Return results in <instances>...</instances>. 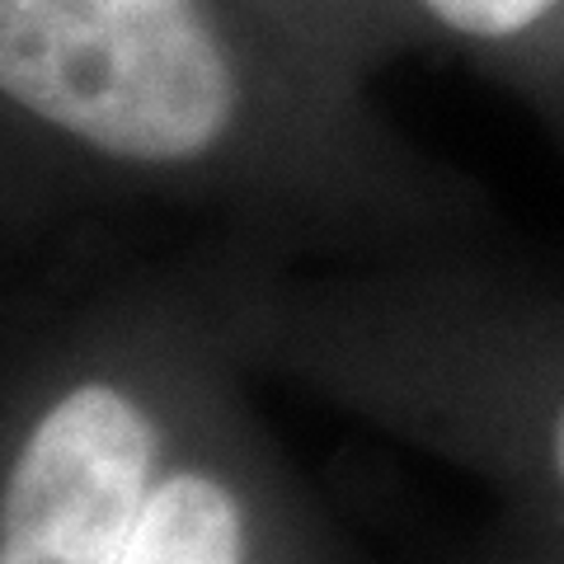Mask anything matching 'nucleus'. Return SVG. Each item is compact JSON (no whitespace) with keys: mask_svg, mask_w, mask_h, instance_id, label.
<instances>
[{"mask_svg":"<svg viewBox=\"0 0 564 564\" xmlns=\"http://www.w3.org/2000/svg\"><path fill=\"white\" fill-rule=\"evenodd\" d=\"M560 0H423V10L437 14L447 29L470 33V39H508L536 24Z\"/></svg>","mask_w":564,"mask_h":564,"instance_id":"nucleus-4","label":"nucleus"},{"mask_svg":"<svg viewBox=\"0 0 564 564\" xmlns=\"http://www.w3.org/2000/svg\"><path fill=\"white\" fill-rule=\"evenodd\" d=\"M0 90L141 165L212 151L240 99L198 0H0Z\"/></svg>","mask_w":564,"mask_h":564,"instance_id":"nucleus-1","label":"nucleus"},{"mask_svg":"<svg viewBox=\"0 0 564 564\" xmlns=\"http://www.w3.org/2000/svg\"><path fill=\"white\" fill-rule=\"evenodd\" d=\"M155 429L113 386H76L39 419L0 499V564H128L151 503Z\"/></svg>","mask_w":564,"mask_h":564,"instance_id":"nucleus-2","label":"nucleus"},{"mask_svg":"<svg viewBox=\"0 0 564 564\" xmlns=\"http://www.w3.org/2000/svg\"><path fill=\"white\" fill-rule=\"evenodd\" d=\"M245 522L231 489L184 470L151 489L128 564H240Z\"/></svg>","mask_w":564,"mask_h":564,"instance_id":"nucleus-3","label":"nucleus"},{"mask_svg":"<svg viewBox=\"0 0 564 564\" xmlns=\"http://www.w3.org/2000/svg\"><path fill=\"white\" fill-rule=\"evenodd\" d=\"M551 456H555V475H560V485H564V410L555 419V437H551Z\"/></svg>","mask_w":564,"mask_h":564,"instance_id":"nucleus-5","label":"nucleus"}]
</instances>
